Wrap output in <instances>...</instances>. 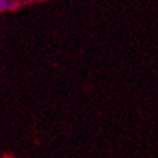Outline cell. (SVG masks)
<instances>
[{"mask_svg":"<svg viewBox=\"0 0 158 158\" xmlns=\"http://www.w3.org/2000/svg\"><path fill=\"white\" fill-rule=\"evenodd\" d=\"M22 5L20 0H5L0 3V12H6V10H15Z\"/></svg>","mask_w":158,"mask_h":158,"instance_id":"6da1fadb","label":"cell"},{"mask_svg":"<svg viewBox=\"0 0 158 158\" xmlns=\"http://www.w3.org/2000/svg\"><path fill=\"white\" fill-rule=\"evenodd\" d=\"M2 2H5V0H0V3H2Z\"/></svg>","mask_w":158,"mask_h":158,"instance_id":"7a4b0ae2","label":"cell"}]
</instances>
